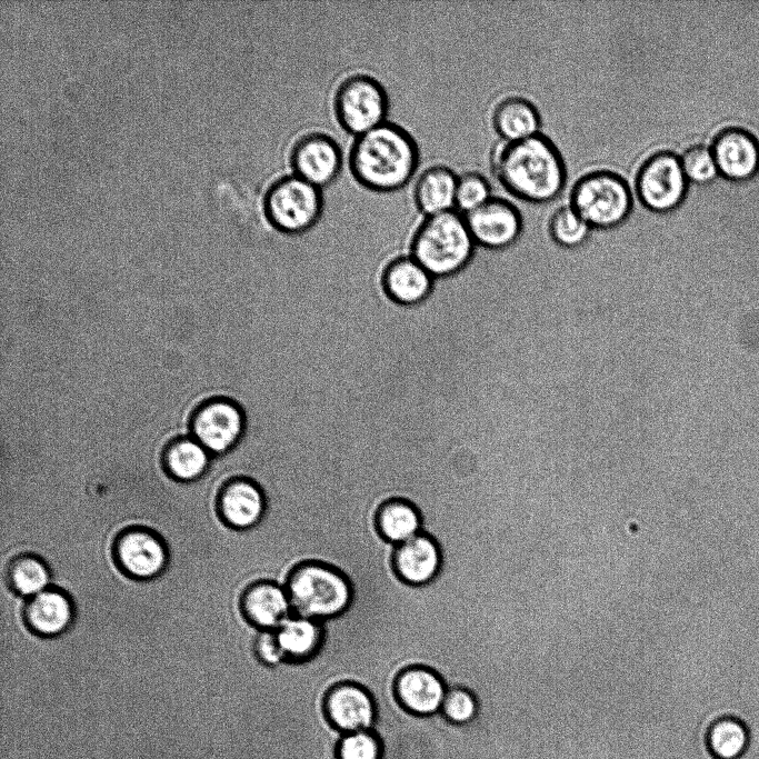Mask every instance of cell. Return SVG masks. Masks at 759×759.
I'll list each match as a JSON object with an SVG mask.
<instances>
[{"label": "cell", "mask_w": 759, "mask_h": 759, "mask_svg": "<svg viewBox=\"0 0 759 759\" xmlns=\"http://www.w3.org/2000/svg\"><path fill=\"white\" fill-rule=\"evenodd\" d=\"M493 172L515 197L545 203L562 191L567 170L559 149L545 134L505 142L492 157Z\"/></svg>", "instance_id": "6da1fadb"}, {"label": "cell", "mask_w": 759, "mask_h": 759, "mask_svg": "<svg viewBox=\"0 0 759 759\" xmlns=\"http://www.w3.org/2000/svg\"><path fill=\"white\" fill-rule=\"evenodd\" d=\"M418 162L415 139L407 130L390 122L357 137L349 154L350 170L356 180L378 192L405 187L415 174Z\"/></svg>", "instance_id": "7a4b0ae2"}, {"label": "cell", "mask_w": 759, "mask_h": 759, "mask_svg": "<svg viewBox=\"0 0 759 759\" xmlns=\"http://www.w3.org/2000/svg\"><path fill=\"white\" fill-rule=\"evenodd\" d=\"M476 246L463 214L450 210L426 217L416 228L411 257L432 277H448L468 264Z\"/></svg>", "instance_id": "3957f363"}, {"label": "cell", "mask_w": 759, "mask_h": 759, "mask_svg": "<svg viewBox=\"0 0 759 759\" xmlns=\"http://www.w3.org/2000/svg\"><path fill=\"white\" fill-rule=\"evenodd\" d=\"M286 590L292 613L318 621L341 615L352 600L348 578L324 562L299 565L289 576Z\"/></svg>", "instance_id": "277c9868"}, {"label": "cell", "mask_w": 759, "mask_h": 759, "mask_svg": "<svg viewBox=\"0 0 759 759\" xmlns=\"http://www.w3.org/2000/svg\"><path fill=\"white\" fill-rule=\"evenodd\" d=\"M633 199L627 181L610 170L580 177L570 192L569 206L593 229L610 230L630 217Z\"/></svg>", "instance_id": "5b68a950"}, {"label": "cell", "mask_w": 759, "mask_h": 759, "mask_svg": "<svg viewBox=\"0 0 759 759\" xmlns=\"http://www.w3.org/2000/svg\"><path fill=\"white\" fill-rule=\"evenodd\" d=\"M268 223L277 232L300 236L316 228L322 212L320 188L299 178L287 176L274 181L263 201Z\"/></svg>", "instance_id": "8992f818"}, {"label": "cell", "mask_w": 759, "mask_h": 759, "mask_svg": "<svg viewBox=\"0 0 759 759\" xmlns=\"http://www.w3.org/2000/svg\"><path fill=\"white\" fill-rule=\"evenodd\" d=\"M388 107L385 88L368 74H353L344 79L333 100L340 126L357 137L386 122Z\"/></svg>", "instance_id": "52a82bcc"}, {"label": "cell", "mask_w": 759, "mask_h": 759, "mask_svg": "<svg viewBox=\"0 0 759 759\" xmlns=\"http://www.w3.org/2000/svg\"><path fill=\"white\" fill-rule=\"evenodd\" d=\"M687 186L680 157L668 150L647 158L635 179L639 201L655 213H668L676 209L686 196Z\"/></svg>", "instance_id": "ba28073f"}, {"label": "cell", "mask_w": 759, "mask_h": 759, "mask_svg": "<svg viewBox=\"0 0 759 759\" xmlns=\"http://www.w3.org/2000/svg\"><path fill=\"white\" fill-rule=\"evenodd\" d=\"M191 429L194 440L208 452L224 455L241 441L246 431V416L233 399L217 398L197 409Z\"/></svg>", "instance_id": "9c48e42d"}, {"label": "cell", "mask_w": 759, "mask_h": 759, "mask_svg": "<svg viewBox=\"0 0 759 759\" xmlns=\"http://www.w3.org/2000/svg\"><path fill=\"white\" fill-rule=\"evenodd\" d=\"M463 217L475 243L490 250L513 246L523 230L522 214L502 198L491 197Z\"/></svg>", "instance_id": "30bf717a"}, {"label": "cell", "mask_w": 759, "mask_h": 759, "mask_svg": "<svg viewBox=\"0 0 759 759\" xmlns=\"http://www.w3.org/2000/svg\"><path fill=\"white\" fill-rule=\"evenodd\" d=\"M290 162L293 174L321 188L331 183L339 174L342 154L331 137L312 132L302 136L294 143Z\"/></svg>", "instance_id": "8fae6325"}, {"label": "cell", "mask_w": 759, "mask_h": 759, "mask_svg": "<svg viewBox=\"0 0 759 759\" xmlns=\"http://www.w3.org/2000/svg\"><path fill=\"white\" fill-rule=\"evenodd\" d=\"M118 567L129 577L149 580L160 575L167 566L168 553L162 541L152 532L130 530L114 542Z\"/></svg>", "instance_id": "7c38bea8"}, {"label": "cell", "mask_w": 759, "mask_h": 759, "mask_svg": "<svg viewBox=\"0 0 759 759\" xmlns=\"http://www.w3.org/2000/svg\"><path fill=\"white\" fill-rule=\"evenodd\" d=\"M326 712L330 722L342 733L372 730L377 719V708L370 692L351 682L340 683L329 691Z\"/></svg>", "instance_id": "4fadbf2b"}, {"label": "cell", "mask_w": 759, "mask_h": 759, "mask_svg": "<svg viewBox=\"0 0 759 759\" xmlns=\"http://www.w3.org/2000/svg\"><path fill=\"white\" fill-rule=\"evenodd\" d=\"M396 695L406 710L416 716H433L441 711L448 687L427 667L405 669L396 680Z\"/></svg>", "instance_id": "5bb4252c"}, {"label": "cell", "mask_w": 759, "mask_h": 759, "mask_svg": "<svg viewBox=\"0 0 759 759\" xmlns=\"http://www.w3.org/2000/svg\"><path fill=\"white\" fill-rule=\"evenodd\" d=\"M711 150L718 170L732 179L750 177L759 166V144L750 132L741 128L720 131Z\"/></svg>", "instance_id": "9a60e30c"}, {"label": "cell", "mask_w": 759, "mask_h": 759, "mask_svg": "<svg viewBox=\"0 0 759 759\" xmlns=\"http://www.w3.org/2000/svg\"><path fill=\"white\" fill-rule=\"evenodd\" d=\"M218 508L227 525L236 529H248L263 517L266 498L256 482L238 478L223 486L219 493Z\"/></svg>", "instance_id": "2e32d148"}, {"label": "cell", "mask_w": 759, "mask_h": 759, "mask_svg": "<svg viewBox=\"0 0 759 759\" xmlns=\"http://www.w3.org/2000/svg\"><path fill=\"white\" fill-rule=\"evenodd\" d=\"M395 568L411 585L430 582L439 572L442 558L438 543L425 532L396 547Z\"/></svg>", "instance_id": "e0dca14e"}, {"label": "cell", "mask_w": 759, "mask_h": 759, "mask_svg": "<svg viewBox=\"0 0 759 759\" xmlns=\"http://www.w3.org/2000/svg\"><path fill=\"white\" fill-rule=\"evenodd\" d=\"M242 610L248 620L262 630H276L292 615L286 587L273 581H261L247 589Z\"/></svg>", "instance_id": "ac0fdd59"}, {"label": "cell", "mask_w": 759, "mask_h": 759, "mask_svg": "<svg viewBox=\"0 0 759 759\" xmlns=\"http://www.w3.org/2000/svg\"><path fill=\"white\" fill-rule=\"evenodd\" d=\"M23 615L28 627L43 637L66 632L73 622L72 601L63 592L49 588L24 602Z\"/></svg>", "instance_id": "d6986e66"}, {"label": "cell", "mask_w": 759, "mask_h": 759, "mask_svg": "<svg viewBox=\"0 0 759 759\" xmlns=\"http://www.w3.org/2000/svg\"><path fill=\"white\" fill-rule=\"evenodd\" d=\"M433 278L412 257H403L388 267L385 273V288L396 302L415 306L429 296Z\"/></svg>", "instance_id": "ffe728a7"}, {"label": "cell", "mask_w": 759, "mask_h": 759, "mask_svg": "<svg viewBox=\"0 0 759 759\" xmlns=\"http://www.w3.org/2000/svg\"><path fill=\"white\" fill-rule=\"evenodd\" d=\"M458 176L448 167L433 166L425 170L415 187V201L426 216L452 210L456 207Z\"/></svg>", "instance_id": "44dd1931"}, {"label": "cell", "mask_w": 759, "mask_h": 759, "mask_svg": "<svg viewBox=\"0 0 759 759\" xmlns=\"http://www.w3.org/2000/svg\"><path fill=\"white\" fill-rule=\"evenodd\" d=\"M492 126L506 142H515L538 134L541 118L536 106L528 99L508 97L496 106Z\"/></svg>", "instance_id": "7402d4cb"}, {"label": "cell", "mask_w": 759, "mask_h": 759, "mask_svg": "<svg viewBox=\"0 0 759 759\" xmlns=\"http://www.w3.org/2000/svg\"><path fill=\"white\" fill-rule=\"evenodd\" d=\"M274 631L279 646L289 660L301 661L311 658L318 652L323 640L320 621L294 613L286 618Z\"/></svg>", "instance_id": "603a6c76"}, {"label": "cell", "mask_w": 759, "mask_h": 759, "mask_svg": "<svg viewBox=\"0 0 759 759\" xmlns=\"http://www.w3.org/2000/svg\"><path fill=\"white\" fill-rule=\"evenodd\" d=\"M208 466V451L194 439H177L167 447L163 455V468L171 478L181 482L200 479Z\"/></svg>", "instance_id": "cb8c5ba5"}, {"label": "cell", "mask_w": 759, "mask_h": 759, "mask_svg": "<svg viewBox=\"0 0 759 759\" xmlns=\"http://www.w3.org/2000/svg\"><path fill=\"white\" fill-rule=\"evenodd\" d=\"M377 523L381 536L398 546L421 532V516L409 501L395 499L383 503Z\"/></svg>", "instance_id": "d4e9b609"}, {"label": "cell", "mask_w": 759, "mask_h": 759, "mask_svg": "<svg viewBox=\"0 0 759 759\" xmlns=\"http://www.w3.org/2000/svg\"><path fill=\"white\" fill-rule=\"evenodd\" d=\"M749 730L733 716L717 718L707 731V746L716 759H739L749 746Z\"/></svg>", "instance_id": "484cf974"}, {"label": "cell", "mask_w": 759, "mask_h": 759, "mask_svg": "<svg viewBox=\"0 0 759 759\" xmlns=\"http://www.w3.org/2000/svg\"><path fill=\"white\" fill-rule=\"evenodd\" d=\"M7 567V570L1 571V582L8 583L24 599H31L51 587L48 567L36 557L18 558Z\"/></svg>", "instance_id": "4316f807"}, {"label": "cell", "mask_w": 759, "mask_h": 759, "mask_svg": "<svg viewBox=\"0 0 759 759\" xmlns=\"http://www.w3.org/2000/svg\"><path fill=\"white\" fill-rule=\"evenodd\" d=\"M592 228L568 204L557 209L548 221L552 241L563 249H578L587 243Z\"/></svg>", "instance_id": "83f0119b"}, {"label": "cell", "mask_w": 759, "mask_h": 759, "mask_svg": "<svg viewBox=\"0 0 759 759\" xmlns=\"http://www.w3.org/2000/svg\"><path fill=\"white\" fill-rule=\"evenodd\" d=\"M382 743L373 730L343 733L337 748L338 759H382Z\"/></svg>", "instance_id": "f1b7e54d"}, {"label": "cell", "mask_w": 759, "mask_h": 759, "mask_svg": "<svg viewBox=\"0 0 759 759\" xmlns=\"http://www.w3.org/2000/svg\"><path fill=\"white\" fill-rule=\"evenodd\" d=\"M491 198L488 180L477 172H466L458 177L456 207L462 214L479 208Z\"/></svg>", "instance_id": "f546056e"}, {"label": "cell", "mask_w": 759, "mask_h": 759, "mask_svg": "<svg viewBox=\"0 0 759 759\" xmlns=\"http://www.w3.org/2000/svg\"><path fill=\"white\" fill-rule=\"evenodd\" d=\"M479 710V703L469 689L463 687L448 688L441 712L445 718L455 725H468L472 722Z\"/></svg>", "instance_id": "4dcf8cb0"}, {"label": "cell", "mask_w": 759, "mask_h": 759, "mask_svg": "<svg viewBox=\"0 0 759 759\" xmlns=\"http://www.w3.org/2000/svg\"><path fill=\"white\" fill-rule=\"evenodd\" d=\"M680 161L687 179L698 183L710 181L718 172L712 150L705 144L687 148Z\"/></svg>", "instance_id": "1f68e13d"}, {"label": "cell", "mask_w": 759, "mask_h": 759, "mask_svg": "<svg viewBox=\"0 0 759 759\" xmlns=\"http://www.w3.org/2000/svg\"><path fill=\"white\" fill-rule=\"evenodd\" d=\"M256 653L261 662L267 666H278L287 657L281 650L274 630H260L256 639Z\"/></svg>", "instance_id": "d6a6232c"}, {"label": "cell", "mask_w": 759, "mask_h": 759, "mask_svg": "<svg viewBox=\"0 0 759 759\" xmlns=\"http://www.w3.org/2000/svg\"><path fill=\"white\" fill-rule=\"evenodd\" d=\"M110 498V497H106ZM79 499H94V498H79ZM56 500H63V499H56ZM39 501H48V500H39ZM27 502H33V501H27ZM12 503H21V502H12ZM2 505H10V503H2Z\"/></svg>", "instance_id": "836d02e7"}]
</instances>
